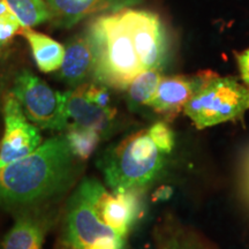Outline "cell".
<instances>
[{
	"label": "cell",
	"mask_w": 249,
	"mask_h": 249,
	"mask_svg": "<svg viewBox=\"0 0 249 249\" xmlns=\"http://www.w3.org/2000/svg\"><path fill=\"white\" fill-rule=\"evenodd\" d=\"M93 64L95 57L87 34L76 36L65 46L64 60L59 70V75L68 86L76 88L86 83V80L92 75Z\"/></svg>",
	"instance_id": "cell-11"
},
{
	"label": "cell",
	"mask_w": 249,
	"mask_h": 249,
	"mask_svg": "<svg viewBox=\"0 0 249 249\" xmlns=\"http://www.w3.org/2000/svg\"><path fill=\"white\" fill-rule=\"evenodd\" d=\"M249 110V88L233 77L213 75L187 103L183 112L196 128L235 120Z\"/></svg>",
	"instance_id": "cell-4"
},
{
	"label": "cell",
	"mask_w": 249,
	"mask_h": 249,
	"mask_svg": "<svg viewBox=\"0 0 249 249\" xmlns=\"http://www.w3.org/2000/svg\"><path fill=\"white\" fill-rule=\"evenodd\" d=\"M0 22L20 23L18 18H15V15L12 13V11L9 9L7 2L5 0H0Z\"/></svg>",
	"instance_id": "cell-22"
},
{
	"label": "cell",
	"mask_w": 249,
	"mask_h": 249,
	"mask_svg": "<svg viewBox=\"0 0 249 249\" xmlns=\"http://www.w3.org/2000/svg\"><path fill=\"white\" fill-rule=\"evenodd\" d=\"M66 140L74 157L87 160L90 157L101 141V132L91 128L68 124Z\"/></svg>",
	"instance_id": "cell-17"
},
{
	"label": "cell",
	"mask_w": 249,
	"mask_h": 249,
	"mask_svg": "<svg viewBox=\"0 0 249 249\" xmlns=\"http://www.w3.org/2000/svg\"><path fill=\"white\" fill-rule=\"evenodd\" d=\"M105 187L93 179H85L71 195L65 216V241L71 249H88L107 236L119 235L104 223L98 200Z\"/></svg>",
	"instance_id": "cell-5"
},
{
	"label": "cell",
	"mask_w": 249,
	"mask_h": 249,
	"mask_svg": "<svg viewBox=\"0 0 249 249\" xmlns=\"http://www.w3.org/2000/svg\"><path fill=\"white\" fill-rule=\"evenodd\" d=\"M61 95L68 123L71 120L70 124L102 132L116 116V110H104L93 104L86 96L82 85Z\"/></svg>",
	"instance_id": "cell-10"
},
{
	"label": "cell",
	"mask_w": 249,
	"mask_h": 249,
	"mask_svg": "<svg viewBox=\"0 0 249 249\" xmlns=\"http://www.w3.org/2000/svg\"><path fill=\"white\" fill-rule=\"evenodd\" d=\"M244 172H245V193L249 198V152L245 158L244 164Z\"/></svg>",
	"instance_id": "cell-24"
},
{
	"label": "cell",
	"mask_w": 249,
	"mask_h": 249,
	"mask_svg": "<svg viewBox=\"0 0 249 249\" xmlns=\"http://www.w3.org/2000/svg\"><path fill=\"white\" fill-rule=\"evenodd\" d=\"M4 124V135L0 142V169L30 155L43 143L39 128L27 119L12 92L5 98Z\"/></svg>",
	"instance_id": "cell-7"
},
{
	"label": "cell",
	"mask_w": 249,
	"mask_h": 249,
	"mask_svg": "<svg viewBox=\"0 0 249 249\" xmlns=\"http://www.w3.org/2000/svg\"><path fill=\"white\" fill-rule=\"evenodd\" d=\"M20 34L29 43L34 60L40 71L52 73L60 70L65 54L64 45L44 34L27 28H23Z\"/></svg>",
	"instance_id": "cell-13"
},
{
	"label": "cell",
	"mask_w": 249,
	"mask_h": 249,
	"mask_svg": "<svg viewBox=\"0 0 249 249\" xmlns=\"http://www.w3.org/2000/svg\"><path fill=\"white\" fill-rule=\"evenodd\" d=\"M173 194L172 187L170 186H160L156 189L152 194V201L154 202H163L169 200Z\"/></svg>",
	"instance_id": "cell-23"
},
{
	"label": "cell",
	"mask_w": 249,
	"mask_h": 249,
	"mask_svg": "<svg viewBox=\"0 0 249 249\" xmlns=\"http://www.w3.org/2000/svg\"><path fill=\"white\" fill-rule=\"evenodd\" d=\"M98 209L104 223L124 238L142 213L140 189L113 194L105 189L98 200Z\"/></svg>",
	"instance_id": "cell-9"
},
{
	"label": "cell",
	"mask_w": 249,
	"mask_h": 249,
	"mask_svg": "<svg viewBox=\"0 0 249 249\" xmlns=\"http://www.w3.org/2000/svg\"><path fill=\"white\" fill-rule=\"evenodd\" d=\"M163 77L160 68L145 71L136 76L126 89L130 107H148Z\"/></svg>",
	"instance_id": "cell-15"
},
{
	"label": "cell",
	"mask_w": 249,
	"mask_h": 249,
	"mask_svg": "<svg viewBox=\"0 0 249 249\" xmlns=\"http://www.w3.org/2000/svg\"><path fill=\"white\" fill-rule=\"evenodd\" d=\"M213 75L216 74L203 71L196 75L163 77L148 107L165 117L178 116L193 96Z\"/></svg>",
	"instance_id": "cell-8"
},
{
	"label": "cell",
	"mask_w": 249,
	"mask_h": 249,
	"mask_svg": "<svg viewBox=\"0 0 249 249\" xmlns=\"http://www.w3.org/2000/svg\"><path fill=\"white\" fill-rule=\"evenodd\" d=\"M87 36L91 43L97 83L126 90L136 76L161 67L167 36L157 14L124 8L92 21Z\"/></svg>",
	"instance_id": "cell-1"
},
{
	"label": "cell",
	"mask_w": 249,
	"mask_h": 249,
	"mask_svg": "<svg viewBox=\"0 0 249 249\" xmlns=\"http://www.w3.org/2000/svg\"><path fill=\"white\" fill-rule=\"evenodd\" d=\"M50 11L51 21L55 26L71 28L83 18L102 11L111 0H45Z\"/></svg>",
	"instance_id": "cell-12"
},
{
	"label": "cell",
	"mask_w": 249,
	"mask_h": 249,
	"mask_svg": "<svg viewBox=\"0 0 249 249\" xmlns=\"http://www.w3.org/2000/svg\"><path fill=\"white\" fill-rule=\"evenodd\" d=\"M23 27L20 23L0 22V46L7 44L18 33H21Z\"/></svg>",
	"instance_id": "cell-20"
},
{
	"label": "cell",
	"mask_w": 249,
	"mask_h": 249,
	"mask_svg": "<svg viewBox=\"0 0 249 249\" xmlns=\"http://www.w3.org/2000/svg\"><path fill=\"white\" fill-rule=\"evenodd\" d=\"M45 229L33 216L18 217L2 241L1 249H43Z\"/></svg>",
	"instance_id": "cell-14"
},
{
	"label": "cell",
	"mask_w": 249,
	"mask_h": 249,
	"mask_svg": "<svg viewBox=\"0 0 249 249\" xmlns=\"http://www.w3.org/2000/svg\"><path fill=\"white\" fill-rule=\"evenodd\" d=\"M147 132L157 148L163 154H170L174 147L173 132L165 123H156L152 124Z\"/></svg>",
	"instance_id": "cell-18"
},
{
	"label": "cell",
	"mask_w": 249,
	"mask_h": 249,
	"mask_svg": "<svg viewBox=\"0 0 249 249\" xmlns=\"http://www.w3.org/2000/svg\"><path fill=\"white\" fill-rule=\"evenodd\" d=\"M21 26L27 29L51 21L50 11L45 0H5Z\"/></svg>",
	"instance_id": "cell-16"
},
{
	"label": "cell",
	"mask_w": 249,
	"mask_h": 249,
	"mask_svg": "<svg viewBox=\"0 0 249 249\" xmlns=\"http://www.w3.org/2000/svg\"><path fill=\"white\" fill-rule=\"evenodd\" d=\"M164 155L147 130L133 134L103 157L105 181L113 193L141 189L163 170Z\"/></svg>",
	"instance_id": "cell-3"
},
{
	"label": "cell",
	"mask_w": 249,
	"mask_h": 249,
	"mask_svg": "<svg viewBox=\"0 0 249 249\" xmlns=\"http://www.w3.org/2000/svg\"><path fill=\"white\" fill-rule=\"evenodd\" d=\"M73 166L66 136L46 140L30 155L0 169V204H30L57 194L71 180Z\"/></svg>",
	"instance_id": "cell-2"
},
{
	"label": "cell",
	"mask_w": 249,
	"mask_h": 249,
	"mask_svg": "<svg viewBox=\"0 0 249 249\" xmlns=\"http://www.w3.org/2000/svg\"><path fill=\"white\" fill-rule=\"evenodd\" d=\"M124 236L121 235L107 236L93 242L88 249H124Z\"/></svg>",
	"instance_id": "cell-19"
},
{
	"label": "cell",
	"mask_w": 249,
	"mask_h": 249,
	"mask_svg": "<svg viewBox=\"0 0 249 249\" xmlns=\"http://www.w3.org/2000/svg\"><path fill=\"white\" fill-rule=\"evenodd\" d=\"M236 59H238L241 79L245 86L249 88V49L236 55Z\"/></svg>",
	"instance_id": "cell-21"
},
{
	"label": "cell",
	"mask_w": 249,
	"mask_h": 249,
	"mask_svg": "<svg viewBox=\"0 0 249 249\" xmlns=\"http://www.w3.org/2000/svg\"><path fill=\"white\" fill-rule=\"evenodd\" d=\"M12 93L20 103L24 116L39 129L66 130L68 119L61 92L55 91L40 77L23 70L14 81Z\"/></svg>",
	"instance_id": "cell-6"
}]
</instances>
